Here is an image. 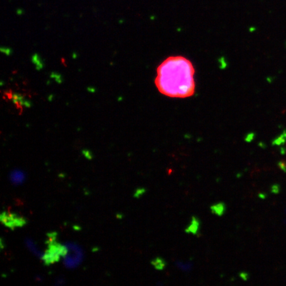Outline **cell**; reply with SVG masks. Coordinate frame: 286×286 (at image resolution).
I'll use <instances>...</instances> for the list:
<instances>
[{
    "label": "cell",
    "instance_id": "6da1fadb",
    "mask_svg": "<svg viewBox=\"0 0 286 286\" xmlns=\"http://www.w3.org/2000/svg\"><path fill=\"white\" fill-rule=\"evenodd\" d=\"M195 68L190 61L181 57H170L157 68L156 86L166 96L186 98L195 93Z\"/></svg>",
    "mask_w": 286,
    "mask_h": 286
},
{
    "label": "cell",
    "instance_id": "7a4b0ae2",
    "mask_svg": "<svg viewBox=\"0 0 286 286\" xmlns=\"http://www.w3.org/2000/svg\"><path fill=\"white\" fill-rule=\"evenodd\" d=\"M58 233L50 232L47 233L48 238L46 241L47 249L44 253L42 260L46 266H50L59 261L61 257H65L68 253V248L66 245L60 244L57 238Z\"/></svg>",
    "mask_w": 286,
    "mask_h": 286
},
{
    "label": "cell",
    "instance_id": "3957f363",
    "mask_svg": "<svg viewBox=\"0 0 286 286\" xmlns=\"http://www.w3.org/2000/svg\"><path fill=\"white\" fill-rule=\"evenodd\" d=\"M65 245L68 248V253L65 257H63L64 264L67 268H76L82 262L83 251L78 245L74 242H66Z\"/></svg>",
    "mask_w": 286,
    "mask_h": 286
},
{
    "label": "cell",
    "instance_id": "277c9868",
    "mask_svg": "<svg viewBox=\"0 0 286 286\" xmlns=\"http://www.w3.org/2000/svg\"><path fill=\"white\" fill-rule=\"evenodd\" d=\"M2 223L6 227L14 230L15 228L22 227L27 224V219L16 213H7L3 211L0 216Z\"/></svg>",
    "mask_w": 286,
    "mask_h": 286
},
{
    "label": "cell",
    "instance_id": "5b68a950",
    "mask_svg": "<svg viewBox=\"0 0 286 286\" xmlns=\"http://www.w3.org/2000/svg\"><path fill=\"white\" fill-rule=\"evenodd\" d=\"M10 180L15 186L21 185L25 182L26 176L23 171L21 170H14L11 172L10 175Z\"/></svg>",
    "mask_w": 286,
    "mask_h": 286
},
{
    "label": "cell",
    "instance_id": "8992f818",
    "mask_svg": "<svg viewBox=\"0 0 286 286\" xmlns=\"http://www.w3.org/2000/svg\"><path fill=\"white\" fill-rule=\"evenodd\" d=\"M25 242L28 249L31 251L34 255L36 256V257L38 258H40L41 260L42 259V258H43V256H44V253H42V252L38 249V247L36 245V242L34 241L33 239L29 238H25Z\"/></svg>",
    "mask_w": 286,
    "mask_h": 286
},
{
    "label": "cell",
    "instance_id": "52a82bcc",
    "mask_svg": "<svg viewBox=\"0 0 286 286\" xmlns=\"http://www.w3.org/2000/svg\"><path fill=\"white\" fill-rule=\"evenodd\" d=\"M201 226V222L197 217L193 216L191 217V223L186 229V233H191L193 234H198L199 233V230Z\"/></svg>",
    "mask_w": 286,
    "mask_h": 286
},
{
    "label": "cell",
    "instance_id": "ba28073f",
    "mask_svg": "<svg viewBox=\"0 0 286 286\" xmlns=\"http://www.w3.org/2000/svg\"><path fill=\"white\" fill-rule=\"evenodd\" d=\"M211 211L212 213L216 215H218L219 217L223 215L225 212L226 211V205L223 202H219L218 203H215L211 206Z\"/></svg>",
    "mask_w": 286,
    "mask_h": 286
},
{
    "label": "cell",
    "instance_id": "9c48e42d",
    "mask_svg": "<svg viewBox=\"0 0 286 286\" xmlns=\"http://www.w3.org/2000/svg\"><path fill=\"white\" fill-rule=\"evenodd\" d=\"M151 264L157 270H163L166 268V264H167L166 260L161 257H156L155 259H153Z\"/></svg>",
    "mask_w": 286,
    "mask_h": 286
},
{
    "label": "cell",
    "instance_id": "30bf717a",
    "mask_svg": "<svg viewBox=\"0 0 286 286\" xmlns=\"http://www.w3.org/2000/svg\"><path fill=\"white\" fill-rule=\"evenodd\" d=\"M175 264L180 270L184 272H190L192 268H193V263L191 262H183L182 261H176Z\"/></svg>",
    "mask_w": 286,
    "mask_h": 286
},
{
    "label": "cell",
    "instance_id": "8fae6325",
    "mask_svg": "<svg viewBox=\"0 0 286 286\" xmlns=\"http://www.w3.org/2000/svg\"><path fill=\"white\" fill-rule=\"evenodd\" d=\"M145 191H146V190H145L144 188H143V187H140V188L136 190V191H135V193L134 194L135 198H140V196H142L145 193Z\"/></svg>",
    "mask_w": 286,
    "mask_h": 286
},
{
    "label": "cell",
    "instance_id": "7c38bea8",
    "mask_svg": "<svg viewBox=\"0 0 286 286\" xmlns=\"http://www.w3.org/2000/svg\"><path fill=\"white\" fill-rule=\"evenodd\" d=\"M240 277H241V278H242L243 280L246 281V280H249V275L248 273H246V272H241V273H240Z\"/></svg>",
    "mask_w": 286,
    "mask_h": 286
},
{
    "label": "cell",
    "instance_id": "4fadbf2b",
    "mask_svg": "<svg viewBox=\"0 0 286 286\" xmlns=\"http://www.w3.org/2000/svg\"><path fill=\"white\" fill-rule=\"evenodd\" d=\"M65 279L63 278V277H59L58 279L56 281V282H55V285H62L65 284Z\"/></svg>",
    "mask_w": 286,
    "mask_h": 286
},
{
    "label": "cell",
    "instance_id": "5bb4252c",
    "mask_svg": "<svg viewBox=\"0 0 286 286\" xmlns=\"http://www.w3.org/2000/svg\"><path fill=\"white\" fill-rule=\"evenodd\" d=\"M277 187H278L277 186H273L272 187V191L273 193H277V192L279 191V189L277 188Z\"/></svg>",
    "mask_w": 286,
    "mask_h": 286
},
{
    "label": "cell",
    "instance_id": "9a60e30c",
    "mask_svg": "<svg viewBox=\"0 0 286 286\" xmlns=\"http://www.w3.org/2000/svg\"><path fill=\"white\" fill-rule=\"evenodd\" d=\"M84 152L85 156H86V157L87 158V159H92V156H90V154H89V151H84Z\"/></svg>",
    "mask_w": 286,
    "mask_h": 286
},
{
    "label": "cell",
    "instance_id": "2e32d148",
    "mask_svg": "<svg viewBox=\"0 0 286 286\" xmlns=\"http://www.w3.org/2000/svg\"><path fill=\"white\" fill-rule=\"evenodd\" d=\"M3 245H4L3 240V238H2V239H1V249H3Z\"/></svg>",
    "mask_w": 286,
    "mask_h": 286
},
{
    "label": "cell",
    "instance_id": "e0dca14e",
    "mask_svg": "<svg viewBox=\"0 0 286 286\" xmlns=\"http://www.w3.org/2000/svg\"><path fill=\"white\" fill-rule=\"evenodd\" d=\"M42 280V277H39V276H37V277H36V280L38 281H41Z\"/></svg>",
    "mask_w": 286,
    "mask_h": 286
}]
</instances>
